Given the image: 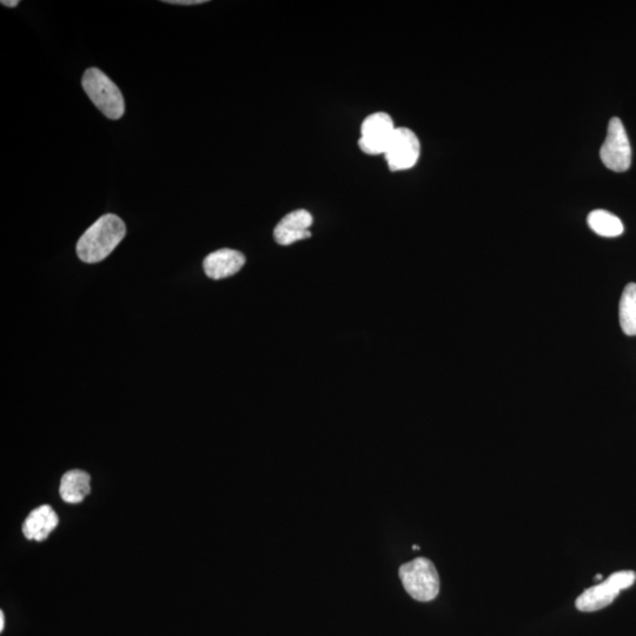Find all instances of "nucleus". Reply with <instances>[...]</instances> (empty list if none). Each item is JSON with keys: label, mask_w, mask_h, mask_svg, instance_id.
<instances>
[{"label": "nucleus", "mask_w": 636, "mask_h": 636, "mask_svg": "<svg viewBox=\"0 0 636 636\" xmlns=\"http://www.w3.org/2000/svg\"><path fill=\"white\" fill-rule=\"evenodd\" d=\"M127 235V227L116 215H104L85 231L77 243V255L85 263L105 260Z\"/></svg>", "instance_id": "nucleus-1"}, {"label": "nucleus", "mask_w": 636, "mask_h": 636, "mask_svg": "<svg viewBox=\"0 0 636 636\" xmlns=\"http://www.w3.org/2000/svg\"><path fill=\"white\" fill-rule=\"evenodd\" d=\"M82 85L91 102L105 117L122 118L125 112L122 92L103 71L96 68L86 70Z\"/></svg>", "instance_id": "nucleus-2"}, {"label": "nucleus", "mask_w": 636, "mask_h": 636, "mask_svg": "<svg viewBox=\"0 0 636 636\" xmlns=\"http://www.w3.org/2000/svg\"><path fill=\"white\" fill-rule=\"evenodd\" d=\"M399 573L404 589L413 599L428 602L439 595V573L432 561L424 558L415 559L404 563Z\"/></svg>", "instance_id": "nucleus-3"}, {"label": "nucleus", "mask_w": 636, "mask_h": 636, "mask_svg": "<svg viewBox=\"0 0 636 636\" xmlns=\"http://www.w3.org/2000/svg\"><path fill=\"white\" fill-rule=\"evenodd\" d=\"M636 581V573L632 571H622L614 573L609 578L599 583V585L586 589L578 599H576V608L580 612L591 613L600 611L618 598L620 592L625 591L634 585Z\"/></svg>", "instance_id": "nucleus-4"}, {"label": "nucleus", "mask_w": 636, "mask_h": 636, "mask_svg": "<svg viewBox=\"0 0 636 636\" xmlns=\"http://www.w3.org/2000/svg\"><path fill=\"white\" fill-rule=\"evenodd\" d=\"M602 163L609 170L625 172L631 168L632 148L621 119L614 117L609 121L607 137L600 150Z\"/></svg>", "instance_id": "nucleus-5"}, {"label": "nucleus", "mask_w": 636, "mask_h": 636, "mask_svg": "<svg viewBox=\"0 0 636 636\" xmlns=\"http://www.w3.org/2000/svg\"><path fill=\"white\" fill-rule=\"evenodd\" d=\"M396 129L392 116L386 112L368 116L362 123L360 149L370 156L386 154Z\"/></svg>", "instance_id": "nucleus-6"}, {"label": "nucleus", "mask_w": 636, "mask_h": 636, "mask_svg": "<svg viewBox=\"0 0 636 636\" xmlns=\"http://www.w3.org/2000/svg\"><path fill=\"white\" fill-rule=\"evenodd\" d=\"M421 155V144L415 132L408 128H397L386 154L390 171H404L415 167Z\"/></svg>", "instance_id": "nucleus-7"}, {"label": "nucleus", "mask_w": 636, "mask_h": 636, "mask_svg": "<svg viewBox=\"0 0 636 636\" xmlns=\"http://www.w3.org/2000/svg\"><path fill=\"white\" fill-rule=\"evenodd\" d=\"M314 218L307 210H295L284 216L276 225L275 241L280 245H290L311 237L310 227Z\"/></svg>", "instance_id": "nucleus-8"}, {"label": "nucleus", "mask_w": 636, "mask_h": 636, "mask_svg": "<svg viewBox=\"0 0 636 636\" xmlns=\"http://www.w3.org/2000/svg\"><path fill=\"white\" fill-rule=\"evenodd\" d=\"M244 264L245 257L240 251L221 249L205 257L203 268L212 280H223L237 274Z\"/></svg>", "instance_id": "nucleus-9"}, {"label": "nucleus", "mask_w": 636, "mask_h": 636, "mask_svg": "<svg viewBox=\"0 0 636 636\" xmlns=\"http://www.w3.org/2000/svg\"><path fill=\"white\" fill-rule=\"evenodd\" d=\"M59 519L52 507L45 505L33 509L23 523L26 539L38 542L45 541L58 526Z\"/></svg>", "instance_id": "nucleus-10"}, {"label": "nucleus", "mask_w": 636, "mask_h": 636, "mask_svg": "<svg viewBox=\"0 0 636 636\" xmlns=\"http://www.w3.org/2000/svg\"><path fill=\"white\" fill-rule=\"evenodd\" d=\"M90 480V475L85 473L84 470H69L62 477L59 494H61L65 502L77 505L90 494Z\"/></svg>", "instance_id": "nucleus-11"}, {"label": "nucleus", "mask_w": 636, "mask_h": 636, "mask_svg": "<svg viewBox=\"0 0 636 636\" xmlns=\"http://www.w3.org/2000/svg\"><path fill=\"white\" fill-rule=\"evenodd\" d=\"M587 223L596 235L602 237H618L624 234V224L620 218L606 210H594L588 215Z\"/></svg>", "instance_id": "nucleus-12"}, {"label": "nucleus", "mask_w": 636, "mask_h": 636, "mask_svg": "<svg viewBox=\"0 0 636 636\" xmlns=\"http://www.w3.org/2000/svg\"><path fill=\"white\" fill-rule=\"evenodd\" d=\"M620 326L627 336H636V283L627 284L620 300Z\"/></svg>", "instance_id": "nucleus-13"}, {"label": "nucleus", "mask_w": 636, "mask_h": 636, "mask_svg": "<svg viewBox=\"0 0 636 636\" xmlns=\"http://www.w3.org/2000/svg\"><path fill=\"white\" fill-rule=\"evenodd\" d=\"M164 3L174 5H198L207 3V0H165Z\"/></svg>", "instance_id": "nucleus-14"}, {"label": "nucleus", "mask_w": 636, "mask_h": 636, "mask_svg": "<svg viewBox=\"0 0 636 636\" xmlns=\"http://www.w3.org/2000/svg\"><path fill=\"white\" fill-rule=\"evenodd\" d=\"M18 4V0H3L2 2V5L8 6V8H16Z\"/></svg>", "instance_id": "nucleus-15"}, {"label": "nucleus", "mask_w": 636, "mask_h": 636, "mask_svg": "<svg viewBox=\"0 0 636 636\" xmlns=\"http://www.w3.org/2000/svg\"><path fill=\"white\" fill-rule=\"evenodd\" d=\"M4 626H5V615L4 612H0V632L4 631Z\"/></svg>", "instance_id": "nucleus-16"}]
</instances>
